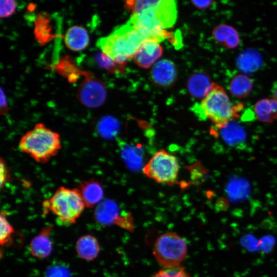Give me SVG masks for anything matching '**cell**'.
I'll return each instance as SVG.
<instances>
[{"label":"cell","mask_w":277,"mask_h":277,"mask_svg":"<svg viewBox=\"0 0 277 277\" xmlns=\"http://www.w3.org/2000/svg\"><path fill=\"white\" fill-rule=\"evenodd\" d=\"M272 240H271L270 239H267V238L264 240L262 242L261 246L262 249L265 251H268L270 249V247L272 245Z\"/></svg>","instance_id":"obj_34"},{"label":"cell","mask_w":277,"mask_h":277,"mask_svg":"<svg viewBox=\"0 0 277 277\" xmlns=\"http://www.w3.org/2000/svg\"><path fill=\"white\" fill-rule=\"evenodd\" d=\"M220 129H221L224 138L229 142L242 140L245 137L244 129L239 124L234 122H230Z\"/></svg>","instance_id":"obj_24"},{"label":"cell","mask_w":277,"mask_h":277,"mask_svg":"<svg viewBox=\"0 0 277 277\" xmlns=\"http://www.w3.org/2000/svg\"><path fill=\"white\" fill-rule=\"evenodd\" d=\"M212 85L210 78L206 73L196 72L189 77L187 88L192 96L204 98L210 91Z\"/></svg>","instance_id":"obj_16"},{"label":"cell","mask_w":277,"mask_h":277,"mask_svg":"<svg viewBox=\"0 0 277 277\" xmlns=\"http://www.w3.org/2000/svg\"><path fill=\"white\" fill-rule=\"evenodd\" d=\"M128 22L148 39L159 43L171 35L157 21L154 16L153 6L131 15Z\"/></svg>","instance_id":"obj_8"},{"label":"cell","mask_w":277,"mask_h":277,"mask_svg":"<svg viewBox=\"0 0 277 277\" xmlns=\"http://www.w3.org/2000/svg\"><path fill=\"white\" fill-rule=\"evenodd\" d=\"M95 55L96 61L98 65L108 72L110 73L123 72L124 65L116 63L101 51L96 53Z\"/></svg>","instance_id":"obj_28"},{"label":"cell","mask_w":277,"mask_h":277,"mask_svg":"<svg viewBox=\"0 0 277 277\" xmlns=\"http://www.w3.org/2000/svg\"><path fill=\"white\" fill-rule=\"evenodd\" d=\"M52 227L48 226L32 240L29 250L30 253L34 257L45 258L51 253L52 244L50 239Z\"/></svg>","instance_id":"obj_12"},{"label":"cell","mask_w":277,"mask_h":277,"mask_svg":"<svg viewBox=\"0 0 277 277\" xmlns=\"http://www.w3.org/2000/svg\"><path fill=\"white\" fill-rule=\"evenodd\" d=\"M146 39L148 38L128 22L107 36L98 39L96 45L100 51L114 62L125 65Z\"/></svg>","instance_id":"obj_1"},{"label":"cell","mask_w":277,"mask_h":277,"mask_svg":"<svg viewBox=\"0 0 277 277\" xmlns=\"http://www.w3.org/2000/svg\"><path fill=\"white\" fill-rule=\"evenodd\" d=\"M180 277H190V276L186 272H185Z\"/></svg>","instance_id":"obj_36"},{"label":"cell","mask_w":277,"mask_h":277,"mask_svg":"<svg viewBox=\"0 0 277 277\" xmlns=\"http://www.w3.org/2000/svg\"><path fill=\"white\" fill-rule=\"evenodd\" d=\"M83 80L76 93L78 101L90 108L101 106L107 97V90L103 82L89 71L84 70Z\"/></svg>","instance_id":"obj_7"},{"label":"cell","mask_w":277,"mask_h":277,"mask_svg":"<svg viewBox=\"0 0 277 277\" xmlns=\"http://www.w3.org/2000/svg\"><path fill=\"white\" fill-rule=\"evenodd\" d=\"M252 80L245 74H240L233 77L229 84L231 94L238 98L246 97L253 88Z\"/></svg>","instance_id":"obj_21"},{"label":"cell","mask_w":277,"mask_h":277,"mask_svg":"<svg viewBox=\"0 0 277 277\" xmlns=\"http://www.w3.org/2000/svg\"><path fill=\"white\" fill-rule=\"evenodd\" d=\"M89 36L85 28L73 26L68 28L64 36L66 47L73 51H80L87 48L89 44Z\"/></svg>","instance_id":"obj_14"},{"label":"cell","mask_w":277,"mask_h":277,"mask_svg":"<svg viewBox=\"0 0 277 277\" xmlns=\"http://www.w3.org/2000/svg\"><path fill=\"white\" fill-rule=\"evenodd\" d=\"M54 69L62 76L66 78L70 83H75L81 76H83L84 71L67 56L61 59L54 65Z\"/></svg>","instance_id":"obj_22"},{"label":"cell","mask_w":277,"mask_h":277,"mask_svg":"<svg viewBox=\"0 0 277 277\" xmlns=\"http://www.w3.org/2000/svg\"><path fill=\"white\" fill-rule=\"evenodd\" d=\"M254 110L260 121L272 123L277 118V101L273 98L260 100L255 103Z\"/></svg>","instance_id":"obj_20"},{"label":"cell","mask_w":277,"mask_h":277,"mask_svg":"<svg viewBox=\"0 0 277 277\" xmlns=\"http://www.w3.org/2000/svg\"><path fill=\"white\" fill-rule=\"evenodd\" d=\"M118 126L119 124L114 117L106 116L99 121L97 129L99 133L103 136L109 137L116 133Z\"/></svg>","instance_id":"obj_25"},{"label":"cell","mask_w":277,"mask_h":277,"mask_svg":"<svg viewBox=\"0 0 277 277\" xmlns=\"http://www.w3.org/2000/svg\"><path fill=\"white\" fill-rule=\"evenodd\" d=\"M213 39L220 45L227 49L236 48L240 44V38L236 30L227 24H221L212 30Z\"/></svg>","instance_id":"obj_15"},{"label":"cell","mask_w":277,"mask_h":277,"mask_svg":"<svg viewBox=\"0 0 277 277\" xmlns=\"http://www.w3.org/2000/svg\"><path fill=\"white\" fill-rule=\"evenodd\" d=\"M77 188L87 208L94 207L103 197V188L100 184L94 180L80 182Z\"/></svg>","instance_id":"obj_13"},{"label":"cell","mask_w":277,"mask_h":277,"mask_svg":"<svg viewBox=\"0 0 277 277\" xmlns=\"http://www.w3.org/2000/svg\"><path fill=\"white\" fill-rule=\"evenodd\" d=\"M78 255L83 260L92 261L100 252V245L96 238L90 234L81 236L76 243Z\"/></svg>","instance_id":"obj_19"},{"label":"cell","mask_w":277,"mask_h":277,"mask_svg":"<svg viewBox=\"0 0 277 277\" xmlns=\"http://www.w3.org/2000/svg\"><path fill=\"white\" fill-rule=\"evenodd\" d=\"M8 111V105L5 93L1 88V113L5 115Z\"/></svg>","instance_id":"obj_33"},{"label":"cell","mask_w":277,"mask_h":277,"mask_svg":"<svg viewBox=\"0 0 277 277\" xmlns=\"http://www.w3.org/2000/svg\"><path fill=\"white\" fill-rule=\"evenodd\" d=\"M154 14L161 27L166 29L172 27L177 18L176 0H160L153 6Z\"/></svg>","instance_id":"obj_11"},{"label":"cell","mask_w":277,"mask_h":277,"mask_svg":"<svg viewBox=\"0 0 277 277\" xmlns=\"http://www.w3.org/2000/svg\"><path fill=\"white\" fill-rule=\"evenodd\" d=\"M150 76L155 84L161 87H168L173 84L176 80V67L170 60H160L153 65Z\"/></svg>","instance_id":"obj_10"},{"label":"cell","mask_w":277,"mask_h":277,"mask_svg":"<svg viewBox=\"0 0 277 277\" xmlns=\"http://www.w3.org/2000/svg\"><path fill=\"white\" fill-rule=\"evenodd\" d=\"M34 34L41 46L45 45L55 38L50 18L47 13L41 12L37 15L34 21Z\"/></svg>","instance_id":"obj_17"},{"label":"cell","mask_w":277,"mask_h":277,"mask_svg":"<svg viewBox=\"0 0 277 277\" xmlns=\"http://www.w3.org/2000/svg\"><path fill=\"white\" fill-rule=\"evenodd\" d=\"M5 211H2L0 214L1 246H8L12 242L11 236L14 232L12 225L8 221Z\"/></svg>","instance_id":"obj_26"},{"label":"cell","mask_w":277,"mask_h":277,"mask_svg":"<svg viewBox=\"0 0 277 277\" xmlns=\"http://www.w3.org/2000/svg\"><path fill=\"white\" fill-rule=\"evenodd\" d=\"M242 109V104L233 106L224 89L214 83L201 103L195 104L192 108L199 117L208 118L219 129L238 117Z\"/></svg>","instance_id":"obj_2"},{"label":"cell","mask_w":277,"mask_h":277,"mask_svg":"<svg viewBox=\"0 0 277 277\" xmlns=\"http://www.w3.org/2000/svg\"><path fill=\"white\" fill-rule=\"evenodd\" d=\"M185 272V268L180 266L176 267L162 269L152 277H180Z\"/></svg>","instance_id":"obj_30"},{"label":"cell","mask_w":277,"mask_h":277,"mask_svg":"<svg viewBox=\"0 0 277 277\" xmlns=\"http://www.w3.org/2000/svg\"><path fill=\"white\" fill-rule=\"evenodd\" d=\"M16 4L15 0H0V16L9 17L15 12Z\"/></svg>","instance_id":"obj_29"},{"label":"cell","mask_w":277,"mask_h":277,"mask_svg":"<svg viewBox=\"0 0 277 277\" xmlns=\"http://www.w3.org/2000/svg\"><path fill=\"white\" fill-rule=\"evenodd\" d=\"M18 148L35 162L45 164L61 150V136L57 132L39 123L21 137Z\"/></svg>","instance_id":"obj_3"},{"label":"cell","mask_w":277,"mask_h":277,"mask_svg":"<svg viewBox=\"0 0 277 277\" xmlns=\"http://www.w3.org/2000/svg\"><path fill=\"white\" fill-rule=\"evenodd\" d=\"M160 0H124V7L131 15L154 6Z\"/></svg>","instance_id":"obj_27"},{"label":"cell","mask_w":277,"mask_h":277,"mask_svg":"<svg viewBox=\"0 0 277 277\" xmlns=\"http://www.w3.org/2000/svg\"><path fill=\"white\" fill-rule=\"evenodd\" d=\"M176 157L165 150L155 153L143 169L145 175L161 184L176 183L179 172Z\"/></svg>","instance_id":"obj_6"},{"label":"cell","mask_w":277,"mask_h":277,"mask_svg":"<svg viewBox=\"0 0 277 277\" xmlns=\"http://www.w3.org/2000/svg\"><path fill=\"white\" fill-rule=\"evenodd\" d=\"M187 247L184 240L174 232H166L157 239L153 253L165 268L180 266L186 256Z\"/></svg>","instance_id":"obj_5"},{"label":"cell","mask_w":277,"mask_h":277,"mask_svg":"<svg viewBox=\"0 0 277 277\" xmlns=\"http://www.w3.org/2000/svg\"><path fill=\"white\" fill-rule=\"evenodd\" d=\"M95 216L100 223L106 225L111 224H118L120 220L114 204L107 201L98 206Z\"/></svg>","instance_id":"obj_23"},{"label":"cell","mask_w":277,"mask_h":277,"mask_svg":"<svg viewBox=\"0 0 277 277\" xmlns=\"http://www.w3.org/2000/svg\"><path fill=\"white\" fill-rule=\"evenodd\" d=\"M271 93L273 98L277 101V81H276L272 85Z\"/></svg>","instance_id":"obj_35"},{"label":"cell","mask_w":277,"mask_h":277,"mask_svg":"<svg viewBox=\"0 0 277 277\" xmlns=\"http://www.w3.org/2000/svg\"><path fill=\"white\" fill-rule=\"evenodd\" d=\"M163 53V48L159 43L146 39L142 44L133 58L135 63L140 67L148 68L159 58Z\"/></svg>","instance_id":"obj_9"},{"label":"cell","mask_w":277,"mask_h":277,"mask_svg":"<svg viewBox=\"0 0 277 277\" xmlns=\"http://www.w3.org/2000/svg\"><path fill=\"white\" fill-rule=\"evenodd\" d=\"M262 57L261 54L253 49H247L241 52L236 59L238 68L245 74L253 73L261 67Z\"/></svg>","instance_id":"obj_18"},{"label":"cell","mask_w":277,"mask_h":277,"mask_svg":"<svg viewBox=\"0 0 277 277\" xmlns=\"http://www.w3.org/2000/svg\"><path fill=\"white\" fill-rule=\"evenodd\" d=\"M43 213H52L65 225L75 224L86 207L78 188L58 187L53 195L42 204Z\"/></svg>","instance_id":"obj_4"},{"label":"cell","mask_w":277,"mask_h":277,"mask_svg":"<svg viewBox=\"0 0 277 277\" xmlns=\"http://www.w3.org/2000/svg\"><path fill=\"white\" fill-rule=\"evenodd\" d=\"M193 5L199 9H206L210 7L214 0H191Z\"/></svg>","instance_id":"obj_32"},{"label":"cell","mask_w":277,"mask_h":277,"mask_svg":"<svg viewBox=\"0 0 277 277\" xmlns=\"http://www.w3.org/2000/svg\"><path fill=\"white\" fill-rule=\"evenodd\" d=\"M0 186L2 189L9 178L8 170L4 160L1 157L0 160Z\"/></svg>","instance_id":"obj_31"}]
</instances>
